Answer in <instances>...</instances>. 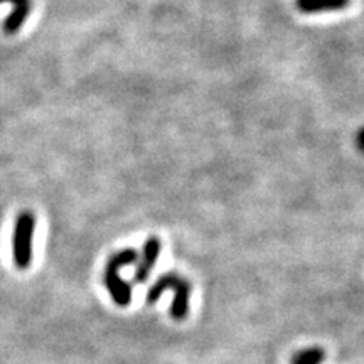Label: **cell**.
<instances>
[{
	"instance_id": "cell-4",
	"label": "cell",
	"mask_w": 364,
	"mask_h": 364,
	"mask_svg": "<svg viewBox=\"0 0 364 364\" xmlns=\"http://www.w3.org/2000/svg\"><path fill=\"white\" fill-rule=\"evenodd\" d=\"M160 250H162V243L159 238L151 236L147 241H145L142 255H139V260H137L135 272H133V282L140 285V283H145L149 280L153 266H156L157 260H159Z\"/></svg>"
},
{
	"instance_id": "cell-8",
	"label": "cell",
	"mask_w": 364,
	"mask_h": 364,
	"mask_svg": "<svg viewBox=\"0 0 364 364\" xmlns=\"http://www.w3.org/2000/svg\"><path fill=\"white\" fill-rule=\"evenodd\" d=\"M356 145H358L359 152L364 153V127L358 132V135H356Z\"/></svg>"
},
{
	"instance_id": "cell-3",
	"label": "cell",
	"mask_w": 364,
	"mask_h": 364,
	"mask_svg": "<svg viewBox=\"0 0 364 364\" xmlns=\"http://www.w3.org/2000/svg\"><path fill=\"white\" fill-rule=\"evenodd\" d=\"M36 218L34 213L22 211L15 220L12 236V255L15 266L20 270L29 268L32 263V240H34Z\"/></svg>"
},
{
	"instance_id": "cell-2",
	"label": "cell",
	"mask_w": 364,
	"mask_h": 364,
	"mask_svg": "<svg viewBox=\"0 0 364 364\" xmlns=\"http://www.w3.org/2000/svg\"><path fill=\"white\" fill-rule=\"evenodd\" d=\"M137 260H139V253L132 248L120 250V252L113 253L108 258L107 266H105L103 282L116 305L127 307L132 302V287L130 283L120 277V270L123 266L133 265V263H137Z\"/></svg>"
},
{
	"instance_id": "cell-5",
	"label": "cell",
	"mask_w": 364,
	"mask_h": 364,
	"mask_svg": "<svg viewBox=\"0 0 364 364\" xmlns=\"http://www.w3.org/2000/svg\"><path fill=\"white\" fill-rule=\"evenodd\" d=\"M3 2L12 3V14L3 24V31H6V34H15L24 24V20L29 17L31 0H0V3Z\"/></svg>"
},
{
	"instance_id": "cell-1",
	"label": "cell",
	"mask_w": 364,
	"mask_h": 364,
	"mask_svg": "<svg viewBox=\"0 0 364 364\" xmlns=\"http://www.w3.org/2000/svg\"><path fill=\"white\" fill-rule=\"evenodd\" d=\"M165 290H172L174 298L171 303V315L176 321H184L189 314V301H191V283L185 278H182L177 273H165L162 275L152 283L151 289L147 290V297L145 302L149 305H153Z\"/></svg>"
},
{
	"instance_id": "cell-7",
	"label": "cell",
	"mask_w": 364,
	"mask_h": 364,
	"mask_svg": "<svg viewBox=\"0 0 364 364\" xmlns=\"http://www.w3.org/2000/svg\"><path fill=\"white\" fill-rule=\"evenodd\" d=\"M326 361V351L321 347H307L294 354L290 364H322Z\"/></svg>"
},
{
	"instance_id": "cell-6",
	"label": "cell",
	"mask_w": 364,
	"mask_h": 364,
	"mask_svg": "<svg viewBox=\"0 0 364 364\" xmlns=\"http://www.w3.org/2000/svg\"><path fill=\"white\" fill-rule=\"evenodd\" d=\"M349 6V0H295V7L302 14H319V12L342 10Z\"/></svg>"
}]
</instances>
